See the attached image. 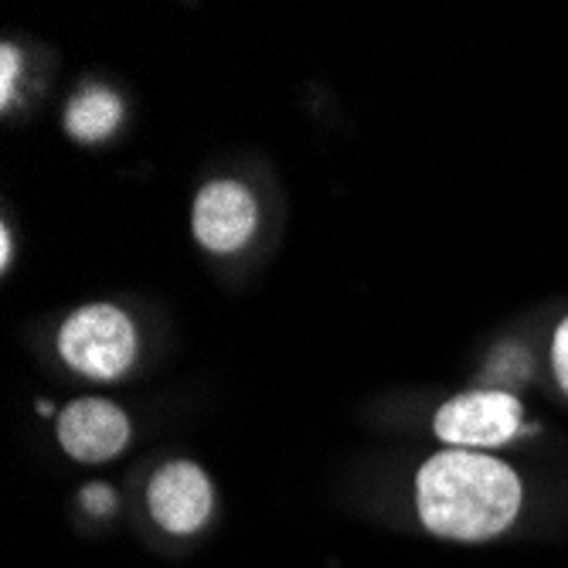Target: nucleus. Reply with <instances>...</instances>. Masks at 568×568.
Listing matches in <instances>:
<instances>
[{"instance_id": "f03ea898", "label": "nucleus", "mask_w": 568, "mask_h": 568, "mask_svg": "<svg viewBox=\"0 0 568 568\" xmlns=\"http://www.w3.org/2000/svg\"><path fill=\"white\" fill-rule=\"evenodd\" d=\"M59 354L72 372L95 382H113L133 365L136 331L123 310L110 303H92L75 310L62 324Z\"/></svg>"}, {"instance_id": "f257e3e1", "label": "nucleus", "mask_w": 568, "mask_h": 568, "mask_svg": "<svg viewBox=\"0 0 568 568\" xmlns=\"http://www.w3.org/2000/svg\"><path fill=\"white\" fill-rule=\"evenodd\" d=\"M518 507V474L494 456L446 449L419 470V518L433 535L484 541L510 528Z\"/></svg>"}, {"instance_id": "7ed1b4c3", "label": "nucleus", "mask_w": 568, "mask_h": 568, "mask_svg": "<svg viewBox=\"0 0 568 568\" xmlns=\"http://www.w3.org/2000/svg\"><path fill=\"white\" fill-rule=\"evenodd\" d=\"M433 429L449 446H500L521 433V402L510 392H463L436 412Z\"/></svg>"}, {"instance_id": "9d476101", "label": "nucleus", "mask_w": 568, "mask_h": 568, "mask_svg": "<svg viewBox=\"0 0 568 568\" xmlns=\"http://www.w3.org/2000/svg\"><path fill=\"white\" fill-rule=\"evenodd\" d=\"M82 504H85V510H92L102 518V514H110L116 507V494L110 487H102V484H92V487L82 490Z\"/></svg>"}, {"instance_id": "6e6552de", "label": "nucleus", "mask_w": 568, "mask_h": 568, "mask_svg": "<svg viewBox=\"0 0 568 568\" xmlns=\"http://www.w3.org/2000/svg\"><path fill=\"white\" fill-rule=\"evenodd\" d=\"M0 59H4V79H0V102H4V106H11V99H14V79L21 72V55H18L14 44H4V48H0Z\"/></svg>"}, {"instance_id": "423d86ee", "label": "nucleus", "mask_w": 568, "mask_h": 568, "mask_svg": "<svg viewBox=\"0 0 568 568\" xmlns=\"http://www.w3.org/2000/svg\"><path fill=\"white\" fill-rule=\"evenodd\" d=\"M59 443L82 463H106L130 443V419L106 398H79L59 416Z\"/></svg>"}, {"instance_id": "39448f33", "label": "nucleus", "mask_w": 568, "mask_h": 568, "mask_svg": "<svg viewBox=\"0 0 568 568\" xmlns=\"http://www.w3.org/2000/svg\"><path fill=\"white\" fill-rule=\"evenodd\" d=\"M150 500V514L161 528L174 531V535H187L197 531L212 514V484L204 477L194 463H168L150 480L146 490Z\"/></svg>"}, {"instance_id": "1a4fd4ad", "label": "nucleus", "mask_w": 568, "mask_h": 568, "mask_svg": "<svg viewBox=\"0 0 568 568\" xmlns=\"http://www.w3.org/2000/svg\"><path fill=\"white\" fill-rule=\"evenodd\" d=\"M551 361H555V378H558V385L568 392V317L561 321V327H558V334H555Z\"/></svg>"}, {"instance_id": "9b49d317", "label": "nucleus", "mask_w": 568, "mask_h": 568, "mask_svg": "<svg viewBox=\"0 0 568 568\" xmlns=\"http://www.w3.org/2000/svg\"><path fill=\"white\" fill-rule=\"evenodd\" d=\"M0 266H11V232L0 229Z\"/></svg>"}, {"instance_id": "0eeeda50", "label": "nucleus", "mask_w": 568, "mask_h": 568, "mask_svg": "<svg viewBox=\"0 0 568 568\" xmlns=\"http://www.w3.org/2000/svg\"><path fill=\"white\" fill-rule=\"evenodd\" d=\"M123 120V102L110 89H82L65 113V130L79 143H99L106 140Z\"/></svg>"}, {"instance_id": "20e7f679", "label": "nucleus", "mask_w": 568, "mask_h": 568, "mask_svg": "<svg viewBox=\"0 0 568 568\" xmlns=\"http://www.w3.org/2000/svg\"><path fill=\"white\" fill-rule=\"evenodd\" d=\"M191 225L209 252H239L255 232V197L239 181L204 184L194 201Z\"/></svg>"}]
</instances>
